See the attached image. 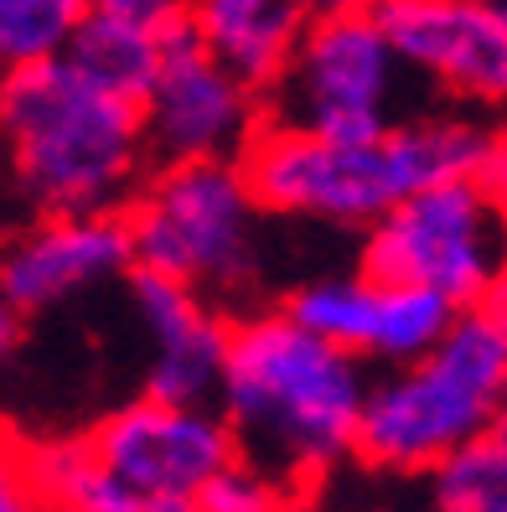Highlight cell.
Listing matches in <instances>:
<instances>
[{
    "mask_svg": "<svg viewBox=\"0 0 507 512\" xmlns=\"http://www.w3.org/2000/svg\"><path fill=\"white\" fill-rule=\"evenodd\" d=\"M249 187L264 218L368 228L409 192L435 182H502V135L471 109H435L383 125L363 140H326L285 125H259L244 145Z\"/></svg>",
    "mask_w": 507,
    "mask_h": 512,
    "instance_id": "cell-1",
    "label": "cell"
},
{
    "mask_svg": "<svg viewBox=\"0 0 507 512\" xmlns=\"http://www.w3.org/2000/svg\"><path fill=\"white\" fill-rule=\"evenodd\" d=\"M368 373L352 352L332 347L285 311L228 321L218 414L238 456L285 487H306L352 456Z\"/></svg>",
    "mask_w": 507,
    "mask_h": 512,
    "instance_id": "cell-2",
    "label": "cell"
},
{
    "mask_svg": "<svg viewBox=\"0 0 507 512\" xmlns=\"http://www.w3.org/2000/svg\"><path fill=\"white\" fill-rule=\"evenodd\" d=\"M0 140L37 213L125 207L151 171L140 104L94 83L63 52L0 78Z\"/></svg>",
    "mask_w": 507,
    "mask_h": 512,
    "instance_id": "cell-3",
    "label": "cell"
},
{
    "mask_svg": "<svg viewBox=\"0 0 507 512\" xmlns=\"http://www.w3.org/2000/svg\"><path fill=\"white\" fill-rule=\"evenodd\" d=\"M52 512H192L238 445L213 404L135 399L88 435L26 445Z\"/></svg>",
    "mask_w": 507,
    "mask_h": 512,
    "instance_id": "cell-4",
    "label": "cell"
},
{
    "mask_svg": "<svg viewBox=\"0 0 507 512\" xmlns=\"http://www.w3.org/2000/svg\"><path fill=\"white\" fill-rule=\"evenodd\" d=\"M507 388V326L497 295L461 306L440 342L368 383L352 456L378 471H430L456 445L502 425Z\"/></svg>",
    "mask_w": 507,
    "mask_h": 512,
    "instance_id": "cell-5",
    "label": "cell"
},
{
    "mask_svg": "<svg viewBox=\"0 0 507 512\" xmlns=\"http://www.w3.org/2000/svg\"><path fill=\"white\" fill-rule=\"evenodd\" d=\"M135 269L223 300L254 285L264 254V207L238 161H171L140 176L125 202Z\"/></svg>",
    "mask_w": 507,
    "mask_h": 512,
    "instance_id": "cell-6",
    "label": "cell"
},
{
    "mask_svg": "<svg viewBox=\"0 0 507 512\" xmlns=\"http://www.w3.org/2000/svg\"><path fill=\"white\" fill-rule=\"evenodd\" d=\"M404 99L409 73L368 11L311 16L285 68L264 88V125L326 140H363L404 119Z\"/></svg>",
    "mask_w": 507,
    "mask_h": 512,
    "instance_id": "cell-7",
    "label": "cell"
},
{
    "mask_svg": "<svg viewBox=\"0 0 507 512\" xmlns=\"http://www.w3.org/2000/svg\"><path fill=\"white\" fill-rule=\"evenodd\" d=\"M368 275L435 290L451 306H482L502 280V213L492 182H435L363 228Z\"/></svg>",
    "mask_w": 507,
    "mask_h": 512,
    "instance_id": "cell-8",
    "label": "cell"
},
{
    "mask_svg": "<svg viewBox=\"0 0 507 512\" xmlns=\"http://www.w3.org/2000/svg\"><path fill=\"white\" fill-rule=\"evenodd\" d=\"M135 104L151 166L238 161L264 125V94L207 52L192 26H176L161 42V63Z\"/></svg>",
    "mask_w": 507,
    "mask_h": 512,
    "instance_id": "cell-9",
    "label": "cell"
},
{
    "mask_svg": "<svg viewBox=\"0 0 507 512\" xmlns=\"http://www.w3.org/2000/svg\"><path fill=\"white\" fill-rule=\"evenodd\" d=\"M409 78L487 109L507 94V11L502 0H378L368 11Z\"/></svg>",
    "mask_w": 507,
    "mask_h": 512,
    "instance_id": "cell-10",
    "label": "cell"
},
{
    "mask_svg": "<svg viewBox=\"0 0 507 512\" xmlns=\"http://www.w3.org/2000/svg\"><path fill=\"white\" fill-rule=\"evenodd\" d=\"M280 311L295 316L306 331H316V337H326L332 347L352 352L357 363H383V368L430 352L456 316V306L440 300L435 290L383 280L368 275V269L295 285Z\"/></svg>",
    "mask_w": 507,
    "mask_h": 512,
    "instance_id": "cell-11",
    "label": "cell"
},
{
    "mask_svg": "<svg viewBox=\"0 0 507 512\" xmlns=\"http://www.w3.org/2000/svg\"><path fill=\"white\" fill-rule=\"evenodd\" d=\"M135 269L125 207L104 213H37L0 249V295L26 311H52Z\"/></svg>",
    "mask_w": 507,
    "mask_h": 512,
    "instance_id": "cell-12",
    "label": "cell"
},
{
    "mask_svg": "<svg viewBox=\"0 0 507 512\" xmlns=\"http://www.w3.org/2000/svg\"><path fill=\"white\" fill-rule=\"evenodd\" d=\"M130 300L151 342L145 394L166 404H213L228 347V321L218 306L156 269H130Z\"/></svg>",
    "mask_w": 507,
    "mask_h": 512,
    "instance_id": "cell-13",
    "label": "cell"
},
{
    "mask_svg": "<svg viewBox=\"0 0 507 512\" xmlns=\"http://www.w3.org/2000/svg\"><path fill=\"white\" fill-rule=\"evenodd\" d=\"M306 21H311L306 0H187L192 37L213 57H223L244 83H254L259 94L285 68Z\"/></svg>",
    "mask_w": 507,
    "mask_h": 512,
    "instance_id": "cell-14",
    "label": "cell"
},
{
    "mask_svg": "<svg viewBox=\"0 0 507 512\" xmlns=\"http://www.w3.org/2000/svg\"><path fill=\"white\" fill-rule=\"evenodd\" d=\"M161 42L166 37L140 32V26H130V21L83 11V21L73 26L63 57L73 68H83L94 83L114 88V94L140 99L145 83H151V73H156V63H161Z\"/></svg>",
    "mask_w": 507,
    "mask_h": 512,
    "instance_id": "cell-15",
    "label": "cell"
},
{
    "mask_svg": "<svg viewBox=\"0 0 507 512\" xmlns=\"http://www.w3.org/2000/svg\"><path fill=\"white\" fill-rule=\"evenodd\" d=\"M435 512H507V440L502 425L456 445L430 466Z\"/></svg>",
    "mask_w": 507,
    "mask_h": 512,
    "instance_id": "cell-16",
    "label": "cell"
},
{
    "mask_svg": "<svg viewBox=\"0 0 507 512\" xmlns=\"http://www.w3.org/2000/svg\"><path fill=\"white\" fill-rule=\"evenodd\" d=\"M88 0H0V78L68 47Z\"/></svg>",
    "mask_w": 507,
    "mask_h": 512,
    "instance_id": "cell-17",
    "label": "cell"
},
{
    "mask_svg": "<svg viewBox=\"0 0 507 512\" xmlns=\"http://www.w3.org/2000/svg\"><path fill=\"white\" fill-rule=\"evenodd\" d=\"M192 512H290V487H285V481H275L264 466L233 456L197 492V507Z\"/></svg>",
    "mask_w": 507,
    "mask_h": 512,
    "instance_id": "cell-18",
    "label": "cell"
},
{
    "mask_svg": "<svg viewBox=\"0 0 507 512\" xmlns=\"http://www.w3.org/2000/svg\"><path fill=\"white\" fill-rule=\"evenodd\" d=\"M0 512H52L32 476V450L11 430H0Z\"/></svg>",
    "mask_w": 507,
    "mask_h": 512,
    "instance_id": "cell-19",
    "label": "cell"
},
{
    "mask_svg": "<svg viewBox=\"0 0 507 512\" xmlns=\"http://www.w3.org/2000/svg\"><path fill=\"white\" fill-rule=\"evenodd\" d=\"M88 11L130 21V26L156 32V37H171L176 26H187V0H88Z\"/></svg>",
    "mask_w": 507,
    "mask_h": 512,
    "instance_id": "cell-20",
    "label": "cell"
},
{
    "mask_svg": "<svg viewBox=\"0 0 507 512\" xmlns=\"http://www.w3.org/2000/svg\"><path fill=\"white\" fill-rule=\"evenodd\" d=\"M16 342H21V311L11 306L6 295H0V368L11 363V352H16Z\"/></svg>",
    "mask_w": 507,
    "mask_h": 512,
    "instance_id": "cell-21",
    "label": "cell"
},
{
    "mask_svg": "<svg viewBox=\"0 0 507 512\" xmlns=\"http://www.w3.org/2000/svg\"><path fill=\"white\" fill-rule=\"evenodd\" d=\"M306 6H311V16H363L378 0H306Z\"/></svg>",
    "mask_w": 507,
    "mask_h": 512,
    "instance_id": "cell-22",
    "label": "cell"
}]
</instances>
